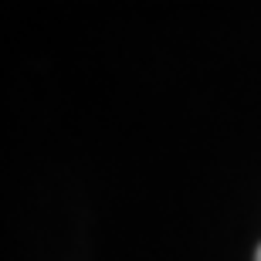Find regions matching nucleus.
Instances as JSON below:
<instances>
[{"label": "nucleus", "mask_w": 261, "mask_h": 261, "mask_svg": "<svg viewBox=\"0 0 261 261\" xmlns=\"http://www.w3.org/2000/svg\"><path fill=\"white\" fill-rule=\"evenodd\" d=\"M254 261H261V248H258V251H254Z\"/></svg>", "instance_id": "f257e3e1"}]
</instances>
